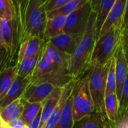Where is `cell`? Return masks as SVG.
Listing matches in <instances>:
<instances>
[{
	"label": "cell",
	"mask_w": 128,
	"mask_h": 128,
	"mask_svg": "<svg viewBox=\"0 0 128 128\" xmlns=\"http://www.w3.org/2000/svg\"><path fill=\"white\" fill-rule=\"evenodd\" d=\"M121 45L128 62V29L121 32Z\"/></svg>",
	"instance_id": "4dcf8cb0"
},
{
	"label": "cell",
	"mask_w": 128,
	"mask_h": 128,
	"mask_svg": "<svg viewBox=\"0 0 128 128\" xmlns=\"http://www.w3.org/2000/svg\"><path fill=\"white\" fill-rule=\"evenodd\" d=\"M83 34H70L62 32L48 41L54 47L59 50L72 56Z\"/></svg>",
	"instance_id": "9c48e42d"
},
{
	"label": "cell",
	"mask_w": 128,
	"mask_h": 128,
	"mask_svg": "<svg viewBox=\"0 0 128 128\" xmlns=\"http://www.w3.org/2000/svg\"><path fill=\"white\" fill-rule=\"evenodd\" d=\"M3 55L7 56V49L6 42L2 35V19H0V58H2Z\"/></svg>",
	"instance_id": "1f68e13d"
},
{
	"label": "cell",
	"mask_w": 128,
	"mask_h": 128,
	"mask_svg": "<svg viewBox=\"0 0 128 128\" xmlns=\"http://www.w3.org/2000/svg\"><path fill=\"white\" fill-rule=\"evenodd\" d=\"M74 124L75 121L72 116V97L71 96L66 102L60 120L55 128H73Z\"/></svg>",
	"instance_id": "d4e9b609"
},
{
	"label": "cell",
	"mask_w": 128,
	"mask_h": 128,
	"mask_svg": "<svg viewBox=\"0 0 128 128\" xmlns=\"http://www.w3.org/2000/svg\"><path fill=\"white\" fill-rule=\"evenodd\" d=\"M7 124H8L10 128H24L27 126L26 123L24 120V119L21 117L15 118Z\"/></svg>",
	"instance_id": "d6a6232c"
},
{
	"label": "cell",
	"mask_w": 128,
	"mask_h": 128,
	"mask_svg": "<svg viewBox=\"0 0 128 128\" xmlns=\"http://www.w3.org/2000/svg\"><path fill=\"white\" fill-rule=\"evenodd\" d=\"M114 57L116 62V94L120 100L123 85L128 74V62L125 57L121 44H120Z\"/></svg>",
	"instance_id": "5bb4252c"
},
{
	"label": "cell",
	"mask_w": 128,
	"mask_h": 128,
	"mask_svg": "<svg viewBox=\"0 0 128 128\" xmlns=\"http://www.w3.org/2000/svg\"><path fill=\"white\" fill-rule=\"evenodd\" d=\"M121 120H124V121H126L127 124H128V110H127V112H126V114L124 115V118ZM118 122V121H117Z\"/></svg>",
	"instance_id": "74e56055"
},
{
	"label": "cell",
	"mask_w": 128,
	"mask_h": 128,
	"mask_svg": "<svg viewBox=\"0 0 128 128\" xmlns=\"http://www.w3.org/2000/svg\"><path fill=\"white\" fill-rule=\"evenodd\" d=\"M97 38L96 15L93 12L81 41L70 58V74L72 79L81 78V76L90 69L92 54Z\"/></svg>",
	"instance_id": "7a4b0ae2"
},
{
	"label": "cell",
	"mask_w": 128,
	"mask_h": 128,
	"mask_svg": "<svg viewBox=\"0 0 128 128\" xmlns=\"http://www.w3.org/2000/svg\"><path fill=\"white\" fill-rule=\"evenodd\" d=\"M127 110H128V74L124 83L121 96L119 100V113H118V118L117 121H120L124 118Z\"/></svg>",
	"instance_id": "83f0119b"
},
{
	"label": "cell",
	"mask_w": 128,
	"mask_h": 128,
	"mask_svg": "<svg viewBox=\"0 0 128 128\" xmlns=\"http://www.w3.org/2000/svg\"><path fill=\"white\" fill-rule=\"evenodd\" d=\"M91 0H71L70 2L66 4L62 8L48 13V18H54L56 16H66L67 17L71 13L78 10L83 6L90 2Z\"/></svg>",
	"instance_id": "cb8c5ba5"
},
{
	"label": "cell",
	"mask_w": 128,
	"mask_h": 128,
	"mask_svg": "<svg viewBox=\"0 0 128 128\" xmlns=\"http://www.w3.org/2000/svg\"><path fill=\"white\" fill-rule=\"evenodd\" d=\"M128 29V0H126V8H125V14L124 18V21L121 27V32L124 31Z\"/></svg>",
	"instance_id": "e575fe53"
},
{
	"label": "cell",
	"mask_w": 128,
	"mask_h": 128,
	"mask_svg": "<svg viewBox=\"0 0 128 128\" xmlns=\"http://www.w3.org/2000/svg\"><path fill=\"white\" fill-rule=\"evenodd\" d=\"M112 128H128V124L124 120H120L112 124Z\"/></svg>",
	"instance_id": "d590c367"
},
{
	"label": "cell",
	"mask_w": 128,
	"mask_h": 128,
	"mask_svg": "<svg viewBox=\"0 0 128 128\" xmlns=\"http://www.w3.org/2000/svg\"><path fill=\"white\" fill-rule=\"evenodd\" d=\"M47 1H48V0H42V3H43L44 5V3H45Z\"/></svg>",
	"instance_id": "f35d334b"
},
{
	"label": "cell",
	"mask_w": 128,
	"mask_h": 128,
	"mask_svg": "<svg viewBox=\"0 0 128 128\" xmlns=\"http://www.w3.org/2000/svg\"><path fill=\"white\" fill-rule=\"evenodd\" d=\"M110 61L103 66H91L87 75L96 112L105 114V95Z\"/></svg>",
	"instance_id": "8992f818"
},
{
	"label": "cell",
	"mask_w": 128,
	"mask_h": 128,
	"mask_svg": "<svg viewBox=\"0 0 128 128\" xmlns=\"http://www.w3.org/2000/svg\"><path fill=\"white\" fill-rule=\"evenodd\" d=\"M116 0H91L93 12L96 15V30L98 36L107 16Z\"/></svg>",
	"instance_id": "2e32d148"
},
{
	"label": "cell",
	"mask_w": 128,
	"mask_h": 128,
	"mask_svg": "<svg viewBox=\"0 0 128 128\" xmlns=\"http://www.w3.org/2000/svg\"><path fill=\"white\" fill-rule=\"evenodd\" d=\"M73 80L70 76L62 73L51 62L44 50V47L36 68L31 77L30 84H38L48 82L56 87H64Z\"/></svg>",
	"instance_id": "277c9868"
},
{
	"label": "cell",
	"mask_w": 128,
	"mask_h": 128,
	"mask_svg": "<svg viewBox=\"0 0 128 128\" xmlns=\"http://www.w3.org/2000/svg\"><path fill=\"white\" fill-rule=\"evenodd\" d=\"M42 109L37 114V115L28 124V126L30 128H40L41 125V119H42Z\"/></svg>",
	"instance_id": "836d02e7"
},
{
	"label": "cell",
	"mask_w": 128,
	"mask_h": 128,
	"mask_svg": "<svg viewBox=\"0 0 128 128\" xmlns=\"http://www.w3.org/2000/svg\"><path fill=\"white\" fill-rule=\"evenodd\" d=\"M93 12L90 2L66 17L63 32L83 34L87 28L90 17Z\"/></svg>",
	"instance_id": "52a82bcc"
},
{
	"label": "cell",
	"mask_w": 128,
	"mask_h": 128,
	"mask_svg": "<svg viewBox=\"0 0 128 128\" xmlns=\"http://www.w3.org/2000/svg\"><path fill=\"white\" fill-rule=\"evenodd\" d=\"M72 97V116L75 122H78L85 117L96 112L87 76L83 78L77 80Z\"/></svg>",
	"instance_id": "5b68a950"
},
{
	"label": "cell",
	"mask_w": 128,
	"mask_h": 128,
	"mask_svg": "<svg viewBox=\"0 0 128 128\" xmlns=\"http://www.w3.org/2000/svg\"><path fill=\"white\" fill-rule=\"evenodd\" d=\"M75 123L73 128H112V123L106 115L98 112H94Z\"/></svg>",
	"instance_id": "e0dca14e"
},
{
	"label": "cell",
	"mask_w": 128,
	"mask_h": 128,
	"mask_svg": "<svg viewBox=\"0 0 128 128\" xmlns=\"http://www.w3.org/2000/svg\"><path fill=\"white\" fill-rule=\"evenodd\" d=\"M16 14L14 0H0V19L12 20Z\"/></svg>",
	"instance_id": "4316f807"
},
{
	"label": "cell",
	"mask_w": 128,
	"mask_h": 128,
	"mask_svg": "<svg viewBox=\"0 0 128 128\" xmlns=\"http://www.w3.org/2000/svg\"><path fill=\"white\" fill-rule=\"evenodd\" d=\"M22 102L24 106V109L21 118L28 125V124L37 115V114L42 109V102L32 103L24 100L23 98H22Z\"/></svg>",
	"instance_id": "484cf974"
},
{
	"label": "cell",
	"mask_w": 128,
	"mask_h": 128,
	"mask_svg": "<svg viewBox=\"0 0 128 128\" xmlns=\"http://www.w3.org/2000/svg\"><path fill=\"white\" fill-rule=\"evenodd\" d=\"M105 112L108 120L112 124L116 123L119 113V100L115 92L106 93Z\"/></svg>",
	"instance_id": "ffe728a7"
},
{
	"label": "cell",
	"mask_w": 128,
	"mask_h": 128,
	"mask_svg": "<svg viewBox=\"0 0 128 128\" xmlns=\"http://www.w3.org/2000/svg\"><path fill=\"white\" fill-rule=\"evenodd\" d=\"M43 50V48H42ZM42 51L36 55L35 56L26 58L20 62H17L16 67H17V76L23 78H31L37 66L38 61L39 60V57L41 56Z\"/></svg>",
	"instance_id": "7402d4cb"
},
{
	"label": "cell",
	"mask_w": 128,
	"mask_h": 128,
	"mask_svg": "<svg viewBox=\"0 0 128 128\" xmlns=\"http://www.w3.org/2000/svg\"><path fill=\"white\" fill-rule=\"evenodd\" d=\"M66 16H56L48 18L44 32V40H49L62 33L66 24Z\"/></svg>",
	"instance_id": "44dd1931"
},
{
	"label": "cell",
	"mask_w": 128,
	"mask_h": 128,
	"mask_svg": "<svg viewBox=\"0 0 128 128\" xmlns=\"http://www.w3.org/2000/svg\"><path fill=\"white\" fill-rule=\"evenodd\" d=\"M15 1L21 23V43L32 37L44 40L48 14L42 0Z\"/></svg>",
	"instance_id": "6da1fadb"
},
{
	"label": "cell",
	"mask_w": 128,
	"mask_h": 128,
	"mask_svg": "<svg viewBox=\"0 0 128 128\" xmlns=\"http://www.w3.org/2000/svg\"><path fill=\"white\" fill-rule=\"evenodd\" d=\"M63 90V87H56L51 94L42 102V119L40 128H42L46 121L48 120L54 108L57 106L60 97L62 96Z\"/></svg>",
	"instance_id": "ac0fdd59"
},
{
	"label": "cell",
	"mask_w": 128,
	"mask_h": 128,
	"mask_svg": "<svg viewBox=\"0 0 128 128\" xmlns=\"http://www.w3.org/2000/svg\"><path fill=\"white\" fill-rule=\"evenodd\" d=\"M121 44V28L113 27L99 36L94 48L90 66H103L114 56Z\"/></svg>",
	"instance_id": "3957f363"
},
{
	"label": "cell",
	"mask_w": 128,
	"mask_h": 128,
	"mask_svg": "<svg viewBox=\"0 0 128 128\" xmlns=\"http://www.w3.org/2000/svg\"><path fill=\"white\" fill-rule=\"evenodd\" d=\"M17 77V67L8 66L0 71V100H2L11 88Z\"/></svg>",
	"instance_id": "d6986e66"
},
{
	"label": "cell",
	"mask_w": 128,
	"mask_h": 128,
	"mask_svg": "<svg viewBox=\"0 0 128 128\" xmlns=\"http://www.w3.org/2000/svg\"><path fill=\"white\" fill-rule=\"evenodd\" d=\"M77 80L78 79H73L63 87L62 94L57 106H56L51 115L50 116L48 120L46 121V123L44 124V126L42 128H55L59 120H60L66 101L72 94L74 87Z\"/></svg>",
	"instance_id": "8fae6325"
},
{
	"label": "cell",
	"mask_w": 128,
	"mask_h": 128,
	"mask_svg": "<svg viewBox=\"0 0 128 128\" xmlns=\"http://www.w3.org/2000/svg\"><path fill=\"white\" fill-rule=\"evenodd\" d=\"M70 1L71 0H48L44 6L48 14L49 12L62 8Z\"/></svg>",
	"instance_id": "f546056e"
},
{
	"label": "cell",
	"mask_w": 128,
	"mask_h": 128,
	"mask_svg": "<svg viewBox=\"0 0 128 128\" xmlns=\"http://www.w3.org/2000/svg\"><path fill=\"white\" fill-rule=\"evenodd\" d=\"M0 128H10V126H8V124L5 122L0 117Z\"/></svg>",
	"instance_id": "8d00e7d4"
},
{
	"label": "cell",
	"mask_w": 128,
	"mask_h": 128,
	"mask_svg": "<svg viewBox=\"0 0 128 128\" xmlns=\"http://www.w3.org/2000/svg\"><path fill=\"white\" fill-rule=\"evenodd\" d=\"M115 92L116 93V62L115 57H112L108 71L107 82H106V93Z\"/></svg>",
	"instance_id": "f1b7e54d"
},
{
	"label": "cell",
	"mask_w": 128,
	"mask_h": 128,
	"mask_svg": "<svg viewBox=\"0 0 128 128\" xmlns=\"http://www.w3.org/2000/svg\"><path fill=\"white\" fill-rule=\"evenodd\" d=\"M56 88V86L48 82L38 84H30L22 98L32 103L42 102L51 94Z\"/></svg>",
	"instance_id": "7c38bea8"
},
{
	"label": "cell",
	"mask_w": 128,
	"mask_h": 128,
	"mask_svg": "<svg viewBox=\"0 0 128 128\" xmlns=\"http://www.w3.org/2000/svg\"><path fill=\"white\" fill-rule=\"evenodd\" d=\"M44 50L51 62L62 73L71 77L70 74V62L71 56L59 50L47 40L44 45Z\"/></svg>",
	"instance_id": "30bf717a"
},
{
	"label": "cell",
	"mask_w": 128,
	"mask_h": 128,
	"mask_svg": "<svg viewBox=\"0 0 128 128\" xmlns=\"http://www.w3.org/2000/svg\"><path fill=\"white\" fill-rule=\"evenodd\" d=\"M126 3V0H116L100 30L99 36L103 35L113 27H122L125 14Z\"/></svg>",
	"instance_id": "ba28073f"
},
{
	"label": "cell",
	"mask_w": 128,
	"mask_h": 128,
	"mask_svg": "<svg viewBox=\"0 0 128 128\" xmlns=\"http://www.w3.org/2000/svg\"><path fill=\"white\" fill-rule=\"evenodd\" d=\"M45 41L37 37H32L23 42L18 48L17 62H20L24 59L35 56L39 54L44 45Z\"/></svg>",
	"instance_id": "9a60e30c"
},
{
	"label": "cell",
	"mask_w": 128,
	"mask_h": 128,
	"mask_svg": "<svg viewBox=\"0 0 128 128\" xmlns=\"http://www.w3.org/2000/svg\"><path fill=\"white\" fill-rule=\"evenodd\" d=\"M30 82L31 78H23L17 76L8 93L2 100H0V111L2 110L12 102L19 98H21L26 88L30 84Z\"/></svg>",
	"instance_id": "4fadbf2b"
},
{
	"label": "cell",
	"mask_w": 128,
	"mask_h": 128,
	"mask_svg": "<svg viewBox=\"0 0 128 128\" xmlns=\"http://www.w3.org/2000/svg\"><path fill=\"white\" fill-rule=\"evenodd\" d=\"M24 106L22 102V97L16 100L15 101L10 103L2 110L0 111V117L6 123L20 118L22 116Z\"/></svg>",
	"instance_id": "603a6c76"
}]
</instances>
